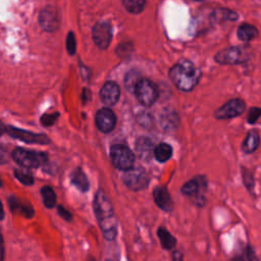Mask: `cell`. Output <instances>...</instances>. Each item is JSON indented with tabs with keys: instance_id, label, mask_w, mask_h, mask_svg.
<instances>
[{
	"instance_id": "1",
	"label": "cell",
	"mask_w": 261,
	"mask_h": 261,
	"mask_svg": "<svg viewBox=\"0 0 261 261\" xmlns=\"http://www.w3.org/2000/svg\"><path fill=\"white\" fill-rule=\"evenodd\" d=\"M94 206L100 227L105 238L108 240L114 239L116 234V219L114 217L112 205L103 191L97 192Z\"/></svg>"
},
{
	"instance_id": "2",
	"label": "cell",
	"mask_w": 261,
	"mask_h": 261,
	"mask_svg": "<svg viewBox=\"0 0 261 261\" xmlns=\"http://www.w3.org/2000/svg\"><path fill=\"white\" fill-rule=\"evenodd\" d=\"M172 83L181 91L193 90L199 82L200 70L190 61H182L175 64L169 72Z\"/></svg>"
},
{
	"instance_id": "3",
	"label": "cell",
	"mask_w": 261,
	"mask_h": 261,
	"mask_svg": "<svg viewBox=\"0 0 261 261\" xmlns=\"http://www.w3.org/2000/svg\"><path fill=\"white\" fill-rule=\"evenodd\" d=\"M12 157L19 166L25 168L38 167L47 160V155L45 153L27 150L23 148H16L12 152Z\"/></svg>"
},
{
	"instance_id": "4",
	"label": "cell",
	"mask_w": 261,
	"mask_h": 261,
	"mask_svg": "<svg viewBox=\"0 0 261 261\" xmlns=\"http://www.w3.org/2000/svg\"><path fill=\"white\" fill-rule=\"evenodd\" d=\"M112 164L120 170H128L134 167L135 156L133 152L123 145H113L110 150Z\"/></svg>"
},
{
	"instance_id": "5",
	"label": "cell",
	"mask_w": 261,
	"mask_h": 261,
	"mask_svg": "<svg viewBox=\"0 0 261 261\" xmlns=\"http://www.w3.org/2000/svg\"><path fill=\"white\" fill-rule=\"evenodd\" d=\"M135 94L139 102L145 106H151L157 100L158 90L155 84L149 80H139L135 89Z\"/></svg>"
},
{
	"instance_id": "6",
	"label": "cell",
	"mask_w": 261,
	"mask_h": 261,
	"mask_svg": "<svg viewBox=\"0 0 261 261\" xmlns=\"http://www.w3.org/2000/svg\"><path fill=\"white\" fill-rule=\"evenodd\" d=\"M250 56H251V50L249 47L238 46V47H231L223 51H220L216 55L215 59L219 63L236 64V63H241L248 60Z\"/></svg>"
},
{
	"instance_id": "7",
	"label": "cell",
	"mask_w": 261,
	"mask_h": 261,
	"mask_svg": "<svg viewBox=\"0 0 261 261\" xmlns=\"http://www.w3.org/2000/svg\"><path fill=\"white\" fill-rule=\"evenodd\" d=\"M124 184L134 191H139L147 187L149 178L146 171L141 167H132L126 170L123 176Z\"/></svg>"
},
{
	"instance_id": "8",
	"label": "cell",
	"mask_w": 261,
	"mask_h": 261,
	"mask_svg": "<svg viewBox=\"0 0 261 261\" xmlns=\"http://www.w3.org/2000/svg\"><path fill=\"white\" fill-rule=\"evenodd\" d=\"M245 111V102L241 99H231L218 108L215 117L218 119H227L241 115Z\"/></svg>"
},
{
	"instance_id": "9",
	"label": "cell",
	"mask_w": 261,
	"mask_h": 261,
	"mask_svg": "<svg viewBox=\"0 0 261 261\" xmlns=\"http://www.w3.org/2000/svg\"><path fill=\"white\" fill-rule=\"evenodd\" d=\"M111 27L108 22L101 21L95 24L93 29V40L99 48L106 49L111 42Z\"/></svg>"
},
{
	"instance_id": "10",
	"label": "cell",
	"mask_w": 261,
	"mask_h": 261,
	"mask_svg": "<svg viewBox=\"0 0 261 261\" xmlns=\"http://www.w3.org/2000/svg\"><path fill=\"white\" fill-rule=\"evenodd\" d=\"M96 125L103 133L111 132L116 123L114 113L108 108L100 109L96 114Z\"/></svg>"
},
{
	"instance_id": "11",
	"label": "cell",
	"mask_w": 261,
	"mask_h": 261,
	"mask_svg": "<svg viewBox=\"0 0 261 261\" xmlns=\"http://www.w3.org/2000/svg\"><path fill=\"white\" fill-rule=\"evenodd\" d=\"M7 133L15 138V139H18L20 141H23V142H28V143H37V144H48L49 143V139L42 135V134H39V135H36V134H33V133H30V132H27V130H22V129H18L16 127H13V126H10L7 128Z\"/></svg>"
},
{
	"instance_id": "12",
	"label": "cell",
	"mask_w": 261,
	"mask_h": 261,
	"mask_svg": "<svg viewBox=\"0 0 261 261\" xmlns=\"http://www.w3.org/2000/svg\"><path fill=\"white\" fill-rule=\"evenodd\" d=\"M39 21L41 27L47 32H53L58 28L59 18L57 12L52 7L44 8L39 16Z\"/></svg>"
},
{
	"instance_id": "13",
	"label": "cell",
	"mask_w": 261,
	"mask_h": 261,
	"mask_svg": "<svg viewBox=\"0 0 261 261\" xmlns=\"http://www.w3.org/2000/svg\"><path fill=\"white\" fill-rule=\"evenodd\" d=\"M119 87L114 82H107L100 91V98L105 105H114L119 99Z\"/></svg>"
},
{
	"instance_id": "14",
	"label": "cell",
	"mask_w": 261,
	"mask_h": 261,
	"mask_svg": "<svg viewBox=\"0 0 261 261\" xmlns=\"http://www.w3.org/2000/svg\"><path fill=\"white\" fill-rule=\"evenodd\" d=\"M155 203L159 208L165 211H169L172 209V201L170 195L165 187H157L153 192Z\"/></svg>"
},
{
	"instance_id": "15",
	"label": "cell",
	"mask_w": 261,
	"mask_h": 261,
	"mask_svg": "<svg viewBox=\"0 0 261 261\" xmlns=\"http://www.w3.org/2000/svg\"><path fill=\"white\" fill-rule=\"evenodd\" d=\"M154 146L150 139L142 137L137 140L136 143V151L139 157L142 159L148 160L151 158L152 155H154Z\"/></svg>"
},
{
	"instance_id": "16",
	"label": "cell",
	"mask_w": 261,
	"mask_h": 261,
	"mask_svg": "<svg viewBox=\"0 0 261 261\" xmlns=\"http://www.w3.org/2000/svg\"><path fill=\"white\" fill-rule=\"evenodd\" d=\"M260 145V137L256 130L250 132L244 143H243V151L246 153H253Z\"/></svg>"
},
{
	"instance_id": "17",
	"label": "cell",
	"mask_w": 261,
	"mask_h": 261,
	"mask_svg": "<svg viewBox=\"0 0 261 261\" xmlns=\"http://www.w3.org/2000/svg\"><path fill=\"white\" fill-rule=\"evenodd\" d=\"M160 123L165 130H172L177 127L178 116L173 111H165L160 117Z\"/></svg>"
},
{
	"instance_id": "18",
	"label": "cell",
	"mask_w": 261,
	"mask_h": 261,
	"mask_svg": "<svg viewBox=\"0 0 261 261\" xmlns=\"http://www.w3.org/2000/svg\"><path fill=\"white\" fill-rule=\"evenodd\" d=\"M158 237L160 239L161 245L165 250H171L176 245V240L174 237L164 227H160L158 229Z\"/></svg>"
},
{
	"instance_id": "19",
	"label": "cell",
	"mask_w": 261,
	"mask_h": 261,
	"mask_svg": "<svg viewBox=\"0 0 261 261\" xmlns=\"http://www.w3.org/2000/svg\"><path fill=\"white\" fill-rule=\"evenodd\" d=\"M258 36V31L255 27L249 24V23H244L240 25L238 29V37L242 41H250Z\"/></svg>"
},
{
	"instance_id": "20",
	"label": "cell",
	"mask_w": 261,
	"mask_h": 261,
	"mask_svg": "<svg viewBox=\"0 0 261 261\" xmlns=\"http://www.w3.org/2000/svg\"><path fill=\"white\" fill-rule=\"evenodd\" d=\"M172 155V148L166 144L161 143L154 149V156L159 162H165L167 161Z\"/></svg>"
},
{
	"instance_id": "21",
	"label": "cell",
	"mask_w": 261,
	"mask_h": 261,
	"mask_svg": "<svg viewBox=\"0 0 261 261\" xmlns=\"http://www.w3.org/2000/svg\"><path fill=\"white\" fill-rule=\"evenodd\" d=\"M71 181L77 189H80L83 192L87 191L89 188V182H88L87 176L81 169H76L72 172Z\"/></svg>"
},
{
	"instance_id": "22",
	"label": "cell",
	"mask_w": 261,
	"mask_h": 261,
	"mask_svg": "<svg viewBox=\"0 0 261 261\" xmlns=\"http://www.w3.org/2000/svg\"><path fill=\"white\" fill-rule=\"evenodd\" d=\"M199 191H200V182L196 178L189 180L181 187V193L184 195L194 197V198L198 197Z\"/></svg>"
},
{
	"instance_id": "23",
	"label": "cell",
	"mask_w": 261,
	"mask_h": 261,
	"mask_svg": "<svg viewBox=\"0 0 261 261\" xmlns=\"http://www.w3.org/2000/svg\"><path fill=\"white\" fill-rule=\"evenodd\" d=\"M41 195L43 198V202L46 207L52 208L56 202V195L51 187H43L41 190Z\"/></svg>"
},
{
	"instance_id": "24",
	"label": "cell",
	"mask_w": 261,
	"mask_h": 261,
	"mask_svg": "<svg viewBox=\"0 0 261 261\" xmlns=\"http://www.w3.org/2000/svg\"><path fill=\"white\" fill-rule=\"evenodd\" d=\"M14 175L23 185L29 186V185H33V182H34V177L32 175V173L25 167H19V168L14 169Z\"/></svg>"
},
{
	"instance_id": "25",
	"label": "cell",
	"mask_w": 261,
	"mask_h": 261,
	"mask_svg": "<svg viewBox=\"0 0 261 261\" xmlns=\"http://www.w3.org/2000/svg\"><path fill=\"white\" fill-rule=\"evenodd\" d=\"M122 3L127 11L132 13H139L144 9L146 0H122Z\"/></svg>"
},
{
	"instance_id": "26",
	"label": "cell",
	"mask_w": 261,
	"mask_h": 261,
	"mask_svg": "<svg viewBox=\"0 0 261 261\" xmlns=\"http://www.w3.org/2000/svg\"><path fill=\"white\" fill-rule=\"evenodd\" d=\"M238 261H259V260H258L257 256L255 255L254 250L252 248L248 247L247 249H245V251L240 256Z\"/></svg>"
},
{
	"instance_id": "27",
	"label": "cell",
	"mask_w": 261,
	"mask_h": 261,
	"mask_svg": "<svg viewBox=\"0 0 261 261\" xmlns=\"http://www.w3.org/2000/svg\"><path fill=\"white\" fill-rule=\"evenodd\" d=\"M260 115H261V108H257V107L252 108V109H250L248 116H247L248 121L250 123H254V122H256V120L259 118Z\"/></svg>"
},
{
	"instance_id": "28",
	"label": "cell",
	"mask_w": 261,
	"mask_h": 261,
	"mask_svg": "<svg viewBox=\"0 0 261 261\" xmlns=\"http://www.w3.org/2000/svg\"><path fill=\"white\" fill-rule=\"evenodd\" d=\"M66 45H67V50L69 53H74L75 51V40H74V36L72 33H69L68 36H67V42H66Z\"/></svg>"
},
{
	"instance_id": "29",
	"label": "cell",
	"mask_w": 261,
	"mask_h": 261,
	"mask_svg": "<svg viewBox=\"0 0 261 261\" xmlns=\"http://www.w3.org/2000/svg\"><path fill=\"white\" fill-rule=\"evenodd\" d=\"M56 116H57V114L56 115H53V114L48 115V114H46V115H44L42 117V123L45 124V125H51V124L54 123V121L56 119Z\"/></svg>"
},
{
	"instance_id": "30",
	"label": "cell",
	"mask_w": 261,
	"mask_h": 261,
	"mask_svg": "<svg viewBox=\"0 0 261 261\" xmlns=\"http://www.w3.org/2000/svg\"><path fill=\"white\" fill-rule=\"evenodd\" d=\"M58 212L60 214V216L66 220H70L71 219V214L69 213V211H67L65 208H63L62 206L58 207Z\"/></svg>"
},
{
	"instance_id": "31",
	"label": "cell",
	"mask_w": 261,
	"mask_h": 261,
	"mask_svg": "<svg viewBox=\"0 0 261 261\" xmlns=\"http://www.w3.org/2000/svg\"><path fill=\"white\" fill-rule=\"evenodd\" d=\"M6 159H7L6 152H5L2 148H0V163L5 162V161H6Z\"/></svg>"
},
{
	"instance_id": "32",
	"label": "cell",
	"mask_w": 261,
	"mask_h": 261,
	"mask_svg": "<svg viewBox=\"0 0 261 261\" xmlns=\"http://www.w3.org/2000/svg\"><path fill=\"white\" fill-rule=\"evenodd\" d=\"M181 254L179 252H174L173 253V261H181Z\"/></svg>"
},
{
	"instance_id": "33",
	"label": "cell",
	"mask_w": 261,
	"mask_h": 261,
	"mask_svg": "<svg viewBox=\"0 0 261 261\" xmlns=\"http://www.w3.org/2000/svg\"><path fill=\"white\" fill-rule=\"evenodd\" d=\"M0 256H1V258L3 256V240H2L1 233H0Z\"/></svg>"
},
{
	"instance_id": "34",
	"label": "cell",
	"mask_w": 261,
	"mask_h": 261,
	"mask_svg": "<svg viewBox=\"0 0 261 261\" xmlns=\"http://www.w3.org/2000/svg\"><path fill=\"white\" fill-rule=\"evenodd\" d=\"M3 217H4V211H3L2 203H1V201H0V220H1V219H3Z\"/></svg>"
},
{
	"instance_id": "35",
	"label": "cell",
	"mask_w": 261,
	"mask_h": 261,
	"mask_svg": "<svg viewBox=\"0 0 261 261\" xmlns=\"http://www.w3.org/2000/svg\"><path fill=\"white\" fill-rule=\"evenodd\" d=\"M2 186V181H1V179H0V187Z\"/></svg>"
},
{
	"instance_id": "36",
	"label": "cell",
	"mask_w": 261,
	"mask_h": 261,
	"mask_svg": "<svg viewBox=\"0 0 261 261\" xmlns=\"http://www.w3.org/2000/svg\"><path fill=\"white\" fill-rule=\"evenodd\" d=\"M1 134H2V129L0 128V136H1Z\"/></svg>"
},
{
	"instance_id": "37",
	"label": "cell",
	"mask_w": 261,
	"mask_h": 261,
	"mask_svg": "<svg viewBox=\"0 0 261 261\" xmlns=\"http://www.w3.org/2000/svg\"><path fill=\"white\" fill-rule=\"evenodd\" d=\"M199 1H201V0H199Z\"/></svg>"
}]
</instances>
